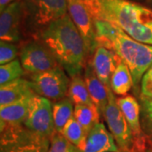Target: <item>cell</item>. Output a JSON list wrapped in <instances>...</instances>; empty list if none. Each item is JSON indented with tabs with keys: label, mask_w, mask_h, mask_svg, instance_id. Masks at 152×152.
Instances as JSON below:
<instances>
[{
	"label": "cell",
	"mask_w": 152,
	"mask_h": 152,
	"mask_svg": "<svg viewBox=\"0 0 152 152\" xmlns=\"http://www.w3.org/2000/svg\"><path fill=\"white\" fill-rule=\"evenodd\" d=\"M146 152H152V149H148Z\"/></svg>",
	"instance_id": "29"
},
{
	"label": "cell",
	"mask_w": 152,
	"mask_h": 152,
	"mask_svg": "<svg viewBox=\"0 0 152 152\" xmlns=\"http://www.w3.org/2000/svg\"><path fill=\"white\" fill-rule=\"evenodd\" d=\"M48 152H82L78 147L56 132L51 139Z\"/></svg>",
	"instance_id": "24"
},
{
	"label": "cell",
	"mask_w": 152,
	"mask_h": 152,
	"mask_svg": "<svg viewBox=\"0 0 152 152\" xmlns=\"http://www.w3.org/2000/svg\"><path fill=\"white\" fill-rule=\"evenodd\" d=\"M68 12L84 38L87 55L94 53L98 44L94 20L84 0H67Z\"/></svg>",
	"instance_id": "9"
},
{
	"label": "cell",
	"mask_w": 152,
	"mask_h": 152,
	"mask_svg": "<svg viewBox=\"0 0 152 152\" xmlns=\"http://www.w3.org/2000/svg\"><path fill=\"white\" fill-rule=\"evenodd\" d=\"M24 125L33 133L51 140L56 133V129L53 105L50 100L38 95L31 97L27 118Z\"/></svg>",
	"instance_id": "5"
},
{
	"label": "cell",
	"mask_w": 152,
	"mask_h": 152,
	"mask_svg": "<svg viewBox=\"0 0 152 152\" xmlns=\"http://www.w3.org/2000/svg\"><path fill=\"white\" fill-rule=\"evenodd\" d=\"M24 126L1 124V152H48L51 140Z\"/></svg>",
	"instance_id": "4"
},
{
	"label": "cell",
	"mask_w": 152,
	"mask_h": 152,
	"mask_svg": "<svg viewBox=\"0 0 152 152\" xmlns=\"http://www.w3.org/2000/svg\"><path fill=\"white\" fill-rule=\"evenodd\" d=\"M23 6L20 1H15L1 11L0 39L11 43L17 42L20 37V24Z\"/></svg>",
	"instance_id": "11"
},
{
	"label": "cell",
	"mask_w": 152,
	"mask_h": 152,
	"mask_svg": "<svg viewBox=\"0 0 152 152\" xmlns=\"http://www.w3.org/2000/svg\"><path fill=\"white\" fill-rule=\"evenodd\" d=\"M100 115L101 113L96 105H75L74 116L86 135L95 125L100 123Z\"/></svg>",
	"instance_id": "20"
},
{
	"label": "cell",
	"mask_w": 152,
	"mask_h": 152,
	"mask_svg": "<svg viewBox=\"0 0 152 152\" xmlns=\"http://www.w3.org/2000/svg\"><path fill=\"white\" fill-rule=\"evenodd\" d=\"M93 20L108 22L134 40L152 45V10L129 0H84Z\"/></svg>",
	"instance_id": "1"
},
{
	"label": "cell",
	"mask_w": 152,
	"mask_h": 152,
	"mask_svg": "<svg viewBox=\"0 0 152 152\" xmlns=\"http://www.w3.org/2000/svg\"><path fill=\"white\" fill-rule=\"evenodd\" d=\"M34 3L35 20L40 26H47L68 14L67 0H34Z\"/></svg>",
	"instance_id": "14"
},
{
	"label": "cell",
	"mask_w": 152,
	"mask_h": 152,
	"mask_svg": "<svg viewBox=\"0 0 152 152\" xmlns=\"http://www.w3.org/2000/svg\"><path fill=\"white\" fill-rule=\"evenodd\" d=\"M140 97L143 106L152 102V65L142 77Z\"/></svg>",
	"instance_id": "25"
},
{
	"label": "cell",
	"mask_w": 152,
	"mask_h": 152,
	"mask_svg": "<svg viewBox=\"0 0 152 152\" xmlns=\"http://www.w3.org/2000/svg\"><path fill=\"white\" fill-rule=\"evenodd\" d=\"M80 150L82 152H117L119 148L111 132L103 124L98 123L88 133Z\"/></svg>",
	"instance_id": "13"
},
{
	"label": "cell",
	"mask_w": 152,
	"mask_h": 152,
	"mask_svg": "<svg viewBox=\"0 0 152 152\" xmlns=\"http://www.w3.org/2000/svg\"><path fill=\"white\" fill-rule=\"evenodd\" d=\"M20 62L23 69L33 75L60 66L52 52L38 42H31L22 48Z\"/></svg>",
	"instance_id": "8"
},
{
	"label": "cell",
	"mask_w": 152,
	"mask_h": 152,
	"mask_svg": "<svg viewBox=\"0 0 152 152\" xmlns=\"http://www.w3.org/2000/svg\"><path fill=\"white\" fill-rule=\"evenodd\" d=\"M15 1H20V0H0V10H1V11L3 10L4 8H6L9 4H10L13 2H15Z\"/></svg>",
	"instance_id": "28"
},
{
	"label": "cell",
	"mask_w": 152,
	"mask_h": 152,
	"mask_svg": "<svg viewBox=\"0 0 152 152\" xmlns=\"http://www.w3.org/2000/svg\"><path fill=\"white\" fill-rule=\"evenodd\" d=\"M144 110L145 111L147 119L152 128V102L144 106Z\"/></svg>",
	"instance_id": "27"
},
{
	"label": "cell",
	"mask_w": 152,
	"mask_h": 152,
	"mask_svg": "<svg viewBox=\"0 0 152 152\" xmlns=\"http://www.w3.org/2000/svg\"><path fill=\"white\" fill-rule=\"evenodd\" d=\"M41 40L69 75H80L85 68L86 46L69 14L45 26Z\"/></svg>",
	"instance_id": "2"
},
{
	"label": "cell",
	"mask_w": 152,
	"mask_h": 152,
	"mask_svg": "<svg viewBox=\"0 0 152 152\" xmlns=\"http://www.w3.org/2000/svg\"><path fill=\"white\" fill-rule=\"evenodd\" d=\"M84 79L92 102L96 106L101 114H103L106 107L108 103L109 90L96 75L91 64L85 67Z\"/></svg>",
	"instance_id": "16"
},
{
	"label": "cell",
	"mask_w": 152,
	"mask_h": 152,
	"mask_svg": "<svg viewBox=\"0 0 152 152\" xmlns=\"http://www.w3.org/2000/svg\"><path fill=\"white\" fill-rule=\"evenodd\" d=\"M60 134L72 144L80 149L86 140V132L82 126L73 116L64 127Z\"/></svg>",
	"instance_id": "22"
},
{
	"label": "cell",
	"mask_w": 152,
	"mask_h": 152,
	"mask_svg": "<svg viewBox=\"0 0 152 152\" xmlns=\"http://www.w3.org/2000/svg\"><path fill=\"white\" fill-rule=\"evenodd\" d=\"M30 99L26 98L7 106L0 107L1 124L10 126L24 124L27 118Z\"/></svg>",
	"instance_id": "17"
},
{
	"label": "cell",
	"mask_w": 152,
	"mask_h": 152,
	"mask_svg": "<svg viewBox=\"0 0 152 152\" xmlns=\"http://www.w3.org/2000/svg\"><path fill=\"white\" fill-rule=\"evenodd\" d=\"M37 95L34 92L31 82L17 79L2 85L0 87V107L7 106Z\"/></svg>",
	"instance_id": "15"
},
{
	"label": "cell",
	"mask_w": 152,
	"mask_h": 152,
	"mask_svg": "<svg viewBox=\"0 0 152 152\" xmlns=\"http://www.w3.org/2000/svg\"><path fill=\"white\" fill-rule=\"evenodd\" d=\"M31 82L37 95L53 101H59L66 97L70 83L61 66L32 75Z\"/></svg>",
	"instance_id": "6"
},
{
	"label": "cell",
	"mask_w": 152,
	"mask_h": 152,
	"mask_svg": "<svg viewBox=\"0 0 152 152\" xmlns=\"http://www.w3.org/2000/svg\"><path fill=\"white\" fill-rule=\"evenodd\" d=\"M67 96L75 105H95L90 96L86 80L80 75L71 77Z\"/></svg>",
	"instance_id": "19"
},
{
	"label": "cell",
	"mask_w": 152,
	"mask_h": 152,
	"mask_svg": "<svg viewBox=\"0 0 152 152\" xmlns=\"http://www.w3.org/2000/svg\"><path fill=\"white\" fill-rule=\"evenodd\" d=\"M134 86L129 67L122 61L111 77V89L115 95L125 96Z\"/></svg>",
	"instance_id": "18"
},
{
	"label": "cell",
	"mask_w": 152,
	"mask_h": 152,
	"mask_svg": "<svg viewBox=\"0 0 152 152\" xmlns=\"http://www.w3.org/2000/svg\"><path fill=\"white\" fill-rule=\"evenodd\" d=\"M102 115L120 151L133 152L134 140L132 133L112 90H109L108 103Z\"/></svg>",
	"instance_id": "7"
},
{
	"label": "cell",
	"mask_w": 152,
	"mask_h": 152,
	"mask_svg": "<svg viewBox=\"0 0 152 152\" xmlns=\"http://www.w3.org/2000/svg\"><path fill=\"white\" fill-rule=\"evenodd\" d=\"M117 152H127V151H117Z\"/></svg>",
	"instance_id": "30"
},
{
	"label": "cell",
	"mask_w": 152,
	"mask_h": 152,
	"mask_svg": "<svg viewBox=\"0 0 152 152\" xmlns=\"http://www.w3.org/2000/svg\"><path fill=\"white\" fill-rule=\"evenodd\" d=\"M117 102L124 115L133 135V152H146L148 143L151 140H148L147 136L142 130L140 119V107L137 100L132 96H125L117 98Z\"/></svg>",
	"instance_id": "10"
},
{
	"label": "cell",
	"mask_w": 152,
	"mask_h": 152,
	"mask_svg": "<svg viewBox=\"0 0 152 152\" xmlns=\"http://www.w3.org/2000/svg\"><path fill=\"white\" fill-rule=\"evenodd\" d=\"M18 51L15 45L8 42H0V64H8L16 58Z\"/></svg>",
	"instance_id": "26"
},
{
	"label": "cell",
	"mask_w": 152,
	"mask_h": 152,
	"mask_svg": "<svg viewBox=\"0 0 152 152\" xmlns=\"http://www.w3.org/2000/svg\"><path fill=\"white\" fill-rule=\"evenodd\" d=\"M75 104L69 98L64 97L53 105V115L56 132L60 133L69 120L74 116Z\"/></svg>",
	"instance_id": "21"
},
{
	"label": "cell",
	"mask_w": 152,
	"mask_h": 152,
	"mask_svg": "<svg viewBox=\"0 0 152 152\" xmlns=\"http://www.w3.org/2000/svg\"><path fill=\"white\" fill-rule=\"evenodd\" d=\"M24 69L20 60L15 59L8 64L0 66V85L21 78L24 75Z\"/></svg>",
	"instance_id": "23"
},
{
	"label": "cell",
	"mask_w": 152,
	"mask_h": 152,
	"mask_svg": "<svg viewBox=\"0 0 152 152\" xmlns=\"http://www.w3.org/2000/svg\"><path fill=\"white\" fill-rule=\"evenodd\" d=\"M121 62L114 52L101 45H98L93 53V69L107 89H111V77Z\"/></svg>",
	"instance_id": "12"
},
{
	"label": "cell",
	"mask_w": 152,
	"mask_h": 152,
	"mask_svg": "<svg viewBox=\"0 0 152 152\" xmlns=\"http://www.w3.org/2000/svg\"><path fill=\"white\" fill-rule=\"evenodd\" d=\"M98 45L112 50L129 67L134 86L139 83L152 65V45L142 43L119 27L108 22L94 20Z\"/></svg>",
	"instance_id": "3"
},
{
	"label": "cell",
	"mask_w": 152,
	"mask_h": 152,
	"mask_svg": "<svg viewBox=\"0 0 152 152\" xmlns=\"http://www.w3.org/2000/svg\"><path fill=\"white\" fill-rule=\"evenodd\" d=\"M151 140V143L152 144V135H151V140Z\"/></svg>",
	"instance_id": "31"
}]
</instances>
